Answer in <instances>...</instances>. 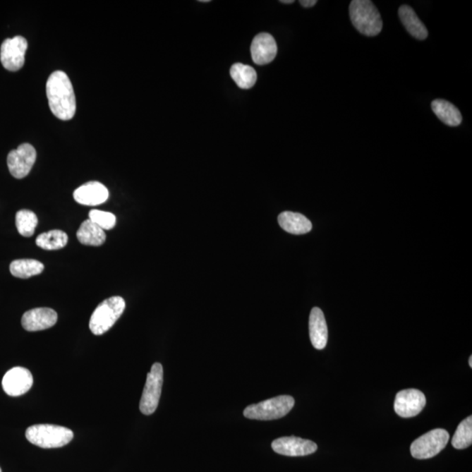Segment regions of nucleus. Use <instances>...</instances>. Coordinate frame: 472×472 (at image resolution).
<instances>
[{
	"instance_id": "1",
	"label": "nucleus",
	"mask_w": 472,
	"mask_h": 472,
	"mask_svg": "<svg viewBox=\"0 0 472 472\" xmlns=\"http://www.w3.org/2000/svg\"><path fill=\"white\" fill-rule=\"evenodd\" d=\"M47 97L51 111L57 119L68 121L74 118L76 111L75 91L66 73L56 71L50 75L47 82Z\"/></svg>"
},
{
	"instance_id": "2",
	"label": "nucleus",
	"mask_w": 472,
	"mask_h": 472,
	"mask_svg": "<svg viewBox=\"0 0 472 472\" xmlns=\"http://www.w3.org/2000/svg\"><path fill=\"white\" fill-rule=\"evenodd\" d=\"M350 19L361 34L368 37L378 35L382 30V16L374 3L369 0H353L349 6Z\"/></svg>"
},
{
	"instance_id": "3",
	"label": "nucleus",
	"mask_w": 472,
	"mask_h": 472,
	"mask_svg": "<svg viewBox=\"0 0 472 472\" xmlns=\"http://www.w3.org/2000/svg\"><path fill=\"white\" fill-rule=\"evenodd\" d=\"M25 437L31 444L43 449L61 448L67 445L74 437L68 428L52 424H36L25 431Z\"/></svg>"
},
{
	"instance_id": "4",
	"label": "nucleus",
	"mask_w": 472,
	"mask_h": 472,
	"mask_svg": "<svg viewBox=\"0 0 472 472\" xmlns=\"http://www.w3.org/2000/svg\"><path fill=\"white\" fill-rule=\"evenodd\" d=\"M126 309V301L121 296H112L102 302L90 317V329L95 335H102L108 332Z\"/></svg>"
},
{
	"instance_id": "5",
	"label": "nucleus",
	"mask_w": 472,
	"mask_h": 472,
	"mask_svg": "<svg viewBox=\"0 0 472 472\" xmlns=\"http://www.w3.org/2000/svg\"><path fill=\"white\" fill-rule=\"evenodd\" d=\"M295 400L290 395L269 399L258 404L250 405L244 409L243 415L248 419L270 420L280 419L294 409Z\"/></svg>"
},
{
	"instance_id": "6",
	"label": "nucleus",
	"mask_w": 472,
	"mask_h": 472,
	"mask_svg": "<svg viewBox=\"0 0 472 472\" xmlns=\"http://www.w3.org/2000/svg\"><path fill=\"white\" fill-rule=\"evenodd\" d=\"M449 435L445 430L435 429L417 438L411 447V455L416 459H429L446 447Z\"/></svg>"
},
{
	"instance_id": "7",
	"label": "nucleus",
	"mask_w": 472,
	"mask_h": 472,
	"mask_svg": "<svg viewBox=\"0 0 472 472\" xmlns=\"http://www.w3.org/2000/svg\"><path fill=\"white\" fill-rule=\"evenodd\" d=\"M163 367L160 363L153 364L147 375L139 409L145 416L152 415L159 406L163 386Z\"/></svg>"
},
{
	"instance_id": "8",
	"label": "nucleus",
	"mask_w": 472,
	"mask_h": 472,
	"mask_svg": "<svg viewBox=\"0 0 472 472\" xmlns=\"http://www.w3.org/2000/svg\"><path fill=\"white\" fill-rule=\"evenodd\" d=\"M28 42L22 36L6 39L0 49V61L7 71H20L25 64V56L28 49Z\"/></svg>"
},
{
	"instance_id": "9",
	"label": "nucleus",
	"mask_w": 472,
	"mask_h": 472,
	"mask_svg": "<svg viewBox=\"0 0 472 472\" xmlns=\"http://www.w3.org/2000/svg\"><path fill=\"white\" fill-rule=\"evenodd\" d=\"M36 151L30 144H22L13 150L7 157V166L11 174L16 178L27 177L36 161Z\"/></svg>"
},
{
	"instance_id": "10",
	"label": "nucleus",
	"mask_w": 472,
	"mask_h": 472,
	"mask_svg": "<svg viewBox=\"0 0 472 472\" xmlns=\"http://www.w3.org/2000/svg\"><path fill=\"white\" fill-rule=\"evenodd\" d=\"M426 405V397L417 389L400 391L395 397L394 411L402 418H411L423 411Z\"/></svg>"
},
{
	"instance_id": "11",
	"label": "nucleus",
	"mask_w": 472,
	"mask_h": 472,
	"mask_svg": "<svg viewBox=\"0 0 472 472\" xmlns=\"http://www.w3.org/2000/svg\"><path fill=\"white\" fill-rule=\"evenodd\" d=\"M34 378L28 369L16 367L10 369L3 377L2 387L4 391L10 397H20L28 393L32 387Z\"/></svg>"
},
{
	"instance_id": "12",
	"label": "nucleus",
	"mask_w": 472,
	"mask_h": 472,
	"mask_svg": "<svg viewBox=\"0 0 472 472\" xmlns=\"http://www.w3.org/2000/svg\"><path fill=\"white\" fill-rule=\"evenodd\" d=\"M272 446L274 452L287 456H308L317 449V445L313 441L296 437L277 438Z\"/></svg>"
},
{
	"instance_id": "13",
	"label": "nucleus",
	"mask_w": 472,
	"mask_h": 472,
	"mask_svg": "<svg viewBox=\"0 0 472 472\" xmlns=\"http://www.w3.org/2000/svg\"><path fill=\"white\" fill-rule=\"evenodd\" d=\"M250 52L255 64L262 66L270 63L275 59L277 54L275 39L267 32L256 35L252 42Z\"/></svg>"
},
{
	"instance_id": "14",
	"label": "nucleus",
	"mask_w": 472,
	"mask_h": 472,
	"mask_svg": "<svg viewBox=\"0 0 472 472\" xmlns=\"http://www.w3.org/2000/svg\"><path fill=\"white\" fill-rule=\"evenodd\" d=\"M58 315L50 308H35L25 313L22 317V327L28 332L46 330L56 324Z\"/></svg>"
},
{
	"instance_id": "15",
	"label": "nucleus",
	"mask_w": 472,
	"mask_h": 472,
	"mask_svg": "<svg viewBox=\"0 0 472 472\" xmlns=\"http://www.w3.org/2000/svg\"><path fill=\"white\" fill-rule=\"evenodd\" d=\"M76 202L84 206H98L109 199V190L98 181L86 183L74 192Z\"/></svg>"
},
{
	"instance_id": "16",
	"label": "nucleus",
	"mask_w": 472,
	"mask_h": 472,
	"mask_svg": "<svg viewBox=\"0 0 472 472\" xmlns=\"http://www.w3.org/2000/svg\"><path fill=\"white\" fill-rule=\"evenodd\" d=\"M309 330L310 341L315 349H324L327 344L328 329L325 315L317 307H314L310 312Z\"/></svg>"
},
{
	"instance_id": "17",
	"label": "nucleus",
	"mask_w": 472,
	"mask_h": 472,
	"mask_svg": "<svg viewBox=\"0 0 472 472\" xmlns=\"http://www.w3.org/2000/svg\"><path fill=\"white\" fill-rule=\"evenodd\" d=\"M278 223L282 229L292 235H303L313 229L312 222L305 215L294 212H283L278 217Z\"/></svg>"
},
{
	"instance_id": "18",
	"label": "nucleus",
	"mask_w": 472,
	"mask_h": 472,
	"mask_svg": "<svg viewBox=\"0 0 472 472\" xmlns=\"http://www.w3.org/2000/svg\"><path fill=\"white\" fill-rule=\"evenodd\" d=\"M398 14L401 23L413 38L420 40L427 39L429 32L411 6H401L399 8Z\"/></svg>"
},
{
	"instance_id": "19",
	"label": "nucleus",
	"mask_w": 472,
	"mask_h": 472,
	"mask_svg": "<svg viewBox=\"0 0 472 472\" xmlns=\"http://www.w3.org/2000/svg\"><path fill=\"white\" fill-rule=\"evenodd\" d=\"M431 108L437 118L446 126L456 127L462 123L463 118L459 109L448 101L437 99L431 104Z\"/></svg>"
},
{
	"instance_id": "20",
	"label": "nucleus",
	"mask_w": 472,
	"mask_h": 472,
	"mask_svg": "<svg viewBox=\"0 0 472 472\" xmlns=\"http://www.w3.org/2000/svg\"><path fill=\"white\" fill-rule=\"evenodd\" d=\"M76 236L80 243L87 246H101L106 240L104 230L99 228L90 219L82 223Z\"/></svg>"
},
{
	"instance_id": "21",
	"label": "nucleus",
	"mask_w": 472,
	"mask_h": 472,
	"mask_svg": "<svg viewBox=\"0 0 472 472\" xmlns=\"http://www.w3.org/2000/svg\"><path fill=\"white\" fill-rule=\"evenodd\" d=\"M44 270L43 263L34 259L16 260L10 265L12 275L19 278H29L40 275Z\"/></svg>"
},
{
	"instance_id": "22",
	"label": "nucleus",
	"mask_w": 472,
	"mask_h": 472,
	"mask_svg": "<svg viewBox=\"0 0 472 472\" xmlns=\"http://www.w3.org/2000/svg\"><path fill=\"white\" fill-rule=\"evenodd\" d=\"M230 75L238 87L243 90L251 89L258 80V74L250 66L243 63L234 64Z\"/></svg>"
},
{
	"instance_id": "23",
	"label": "nucleus",
	"mask_w": 472,
	"mask_h": 472,
	"mask_svg": "<svg viewBox=\"0 0 472 472\" xmlns=\"http://www.w3.org/2000/svg\"><path fill=\"white\" fill-rule=\"evenodd\" d=\"M68 237L67 234L61 230L54 229L43 233L36 239V244L46 250H57L67 245Z\"/></svg>"
},
{
	"instance_id": "24",
	"label": "nucleus",
	"mask_w": 472,
	"mask_h": 472,
	"mask_svg": "<svg viewBox=\"0 0 472 472\" xmlns=\"http://www.w3.org/2000/svg\"><path fill=\"white\" fill-rule=\"evenodd\" d=\"M452 444L456 449H464L472 444V417H467L457 427Z\"/></svg>"
},
{
	"instance_id": "25",
	"label": "nucleus",
	"mask_w": 472,
	"mask_h": 472,
	"mask_svg": "<svg viewBox=\"0 0 472 472\" xmlns=\"http://www.w3.org/2000/svg\"><path fill=\"white\" fill-rule=\"evenodd\" d=\"M38 218L34 212L23 210L16 214V226L22 236L30 237L34 235Z\"/></svg>"
},
{
	"instance_id": "26",
	"label": "nucleus",
	"mask_w": 472,
	"mask_h": 472,
	"mask_svg": "<svg viewBox=\"0 0 472 472\" xmlns=\"http://www.w3.org/2000/svg\"><path fill=\"white\" fill-rule=\"evenodd\" d=\"M89 217L91 222L104 230L112 229L116 224L115 215L109 212L93 210L90 212Z\"/></svg>"
},
{
	"instance_id": "27",
	"label": "nucleus",
	"mask_w": 472,
	"mask_h": 472,
	"mask_svg": "<svg viewBox=\"0 0 472 472\" xmlns=\"http://www.w3.org/2000/svg\"><path fill=\"white\" fill-rule=\"evenodd\" d=\"M300 5L303 6V7H306V8H308V7H313L317 3L316 0H301V1H299Z\"/></svg>"
},
{
	"instance_id": "28",
	"label": "nucleus",
	"mask_w": 472,
	"mask_h": 472,
	"mask_svg": "<svg viewBox=\"0 0 472 472\" xmlns=\"http://www.w3.org/2000/svg\"><path fill=\"white\" fill-rule=\"evenodd\" d=\"M280 2L283 3V4H294V0H288V1H287V0H286V1H283V0H282V1H280Z\"/></svg>"
},
{
	"instance_id": "29",
	"label": "nucleus",
	"mask_w": 472,
	"mask_h": 472,
	"mask_svg": "<svg viewBox=\"0 0 472 472\" xmlns=\"http://www.w3.org/2000/svg\"><path fill=\"white\" fill-rule=\"evenodd\" d=\"M469 365H470V367L472 368V356L470 357Z\"/></svg>"
},
{
	"instance_id": "30",
	"label": "nucleus",
	"mask_w": 472,
	"mask_h": 472,
	"mask_svg": "<svg viewBox=\"0 0 472 472\" xmlns=\"http://www.w3.org/2000/svg\"><path fill=\"white\" fill-rule=\"evenodd\" d=\"M200 2L207 3L210 2V0H200Z\"/></svg>"
},
{
	"instance_id": "31",
	"label": "nucleus",
	"mask_w": 472,
	"mask_h": 472,
	"mask_svg": "<svg viewBox=\"0 0 472 472\" xmlns=\"http://www.w3.org/2000/svg\"><path fill=\"white\" fill-rule=\"evenodd\" d=\"M0 472H2L1 468H0Z\"/></svg>"
}]
</instances>
